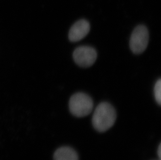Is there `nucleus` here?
Here are the masks:
<instances>
[{
    "label": "nucleus",
    "instance_id": "obj_8",
    "mask_svg": "<svg viewBox=\"0 0 161 160\" xmlns=\"http://www.w3.org/2000/svg\"><path fill=\"white\" fill-rule=\"evenodd\" d=\"M158 157L160 158H161V145H160L158 148Z\"/></svg>",
    "mask_w": 161,
    "mask_h": 160
},
{
    "label": "nucleus",
    "instance_id": "obj_4",
    "mask_svg": "<svg viewBox=\"0 0 161 160\" xmlns=\"http://www.w3.org/2000/svg\"><path fill=\"white\" fill-rule=\"evenodd\" d=\"M73 56L77 65L81 67L87 68L95 62L97 58V53L93 47L82 46L75 49Z\"/></svg>",
    "mask_w": 161,
    "mask_h": 160
},
{
    "label": "nucleus",
    "instance_id": "obj_5",
    "mask_svg": "<svg viewBox=\"0 0 161 160\" xmlns=\"http://www.w3.org/2000/svg\"><path fill=\"white\" fill-rule=\"evenodd\" d=\"M90 30V26L88 21L85 19L79 20L70 28L69 31V40L73 42L80 41L87 36Z\"/></svg>",
    "mask_w": 161,
    "mask_h": 160
},
{
    "label": "nucleus",
    "instance_id": "obj_3",
    "mask_svg": "<svg viewBox=\"0 0 161 160\" xmlns=\"http://www.w3.org/2000/svg\"><path fill=\"white\" fill-rule=\"evenodd\" d=\"M149 40L147 28L143 25H139L135 28L131 35L129 41L130 50L135 54H142L147 47Z\"/></svg>",
    "mask_w": 161,
    "mask_h": 160
},
{
    "label": "nucleus",
    "instance_id": "obj_7",
    "mask_svg": "<svg viewBox=\"0 0 161 160\" xmlns=\"http://www.w3.org/2000/svg\"><path fill=\"white\" fill-rule=\"evenodd\" d=\"M154 94L155 100L159 105L161 104V79H158L154 85Z\"/></svg>",
    "mask_w": 161,
    "mask_h": 160
},
{
    "label": "nucleus",
    "instance_id": "obj_1",
    "mask_svg": "<svg viewBox=\"0 0 161 160\" xmlns=\"http://www.w3.org/2000/svg\"><path fill=\"white\" fill-rule=\"evenodd\" d=\"M116 120L114 108L109 103L102 102L96 107L92 118V123L95 130L104 132L114 125Z\"/></svg>",
    "mask_w": 161,
    "mask_h": 160
},
{
    "label": "nucleus",
    "instance_id": "obj_2",
    "mask_svg": "<svg viewBox=\"0 0 161 160\" xmlns=\"http://www.w3.org/2000/svg\"><path fill=\"white\" fill-rule=\"evenodd\" d=\"M69 108L72 115L78 118L87 116L92 111L93 102L88 95L77 93L70 97Z\"/></svg>",
    "mask_w": 161,
    "mask_h": 160
},
{
    "label": "nucleus",
    "instance_id": "obj_6",
    "mask_svg": "<svg viewBox=\"0 0 161 160\" xmlns=\"http://www.w3.org/2000/svg\"><path fill=\"white\" fill-rule=\"evenodd\" d=\"M54 160H78V155L74 149L69 147H62L56 150Z\"/></svg>",
    "mask_w": 161,
    "mask_h": 160
}]
</instances>
